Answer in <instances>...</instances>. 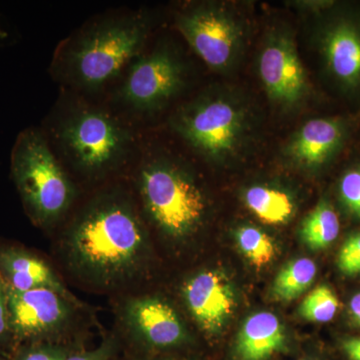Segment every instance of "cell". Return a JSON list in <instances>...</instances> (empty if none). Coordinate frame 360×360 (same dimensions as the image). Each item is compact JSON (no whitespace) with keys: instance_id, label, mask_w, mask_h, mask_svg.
Segmentation results:
<instances>
[{"instance_id":"cell-1","label":"cell","mask_w":360,"mask_h":360,"mask_svg":"<svg viewBox=\"0 0 360 360\" xmlns=\"http://www.w3.org/2000/svg\"><path fill=\"white\" fill-rule=\"evenodd\" d=\"M148 250V231L136 200L120 186L99 191L77 210L58 243L68 274L103 292L136 283Z\"/></svg>"},{"instance_id":"cell-2","label":"cell","mask_w":360,"mask_h":360,"mask_svg":"<svg viewBox=\"0 0 360 360\" xmlns=\"http://www.w3.org/2000/svg\"><path fill=\"white\" fill-rule=\"evenodd\" d=\"M150 32L151 18L143 11L92 21L59 46L52 70L73 89L96 91L141 56Z\"/></svg>"},{"instance_id":"cell-3","label":"cell","mask_w":360,"mask_h":360,"mask_svg":"<svg viewBox=\"0 0 360 360\" xmlns=\"http://www.w3.org/2000/svg\"><path fill=\"white\" fill-rule=\"evenodd\" d=\"M134 189L142 217L167 238L186 240L202 226L207 213L205 191L193 172L172 156L146 153L135 172Z\"/></svg>"},{"instance_id":"cell-4","label":"cell","mask_w":360,"mask_h":360,"mask_svg":"<svg viewBox=\"0 0 360 360\" xmlns=\"http://www.w3.org/2000/svg\"><path fill=\"white\" fill-rule=\"evenodd\" d=\"M52 136L71 167L89 180H101L122 168L136 139L129 125L110 111L78 103L52 127Z\"/></svg>"},{"instance_id":"cell-5","label":"cell","mask_w":360,"mask_h":360,"mask_svg":"<svg viewBox=\"0 0 360 360\" xmlns=\"http://www.w3.org/2000/svg\"><path fill=\"white\" fill-rule=\"evenodd\" d=\"M11 174L28 219L39 229L59 224L77 198V189L44 132L28 127L14 142Z\"/></svg>"},{"instance_id":"cell-6","label":"cell","mask_w":360,"mask_h":360,"mask_svg":"<svg viewBox=\"0 0 360 360\" xmlns=\"http://www.w3.org/2000/svg\"><path fill=\"white\" fill-rule=\"evenodd\" d=\"M170 127L201 158L224 163L245 149L252 131V113L240 97L213 90L180 106Z\"/></svg>"},{"instance_id":"cell-7","label":"cell","mask_w":360,"mask_h":360,"mask_svg":"<svg viewBox=\"0 0 360 360\" xmlns=\"http://www.w3.org/2000/svg\"><path fill=\"white\" fill-rule=\"evenodd\" d=\"M180 34L201 60L215 72L233 70L245 51L248 25L224 2L187 4L175 16Z\"/></svg>"},{"instance_id":"cell-8","label":"cell","mask_w":360,"mask_h":360,"mask_svg":"<svg viewBox=\"0 0 360 360\" xmlns=\"http://www.w3.org/2000/svg\"><path fill=\"white\" fill-rule=\"evenodd\" d=\"M7 297L9 326L16 347L42 341L79 340L73 338V333L84 303L49 290L18 291L7 288Z\"/></svg>"},{"instance_id":"cell-9","label":"cell","mask_w":360,"mask_h":360,"mask_svg":"<svg viewBox=\"0 0 360 360\" xmlns=\"http://www.w3.org/2000/svg\"><path fill=\"white\" fill-rule=\"evenodd\" d=\"M127 68L116 98L135 115H151L162 110L186 84V63L167 45L141 54Z\"/></svg>"},{"instance_id":"cell-10","label":"cell","mask_w":360,"mask_h":360,"mask_svg":"<svg viewBox=\"0 0 360 360\" xmlns=\"http://www.w3.org/2000/svg\"><path fill=\"white\" fill-rule=\"evenodd\" d=\"M118 317L136 359H153L188 343V333L179 314L158 296H129L120 305Z\"/></svg>"},{"instance_id":"cell-11","label":"cell","mask_w":360,"mask_h":360,"mask_svg":"<svg viewBox=\"0 0 360 360\" xmlns=\"http://www.w3.org/2000/svg\"><path fill=\"white\" fill-rule=\"evenodd\" d=\"M257 71L267 97L281 110H295L309 96L307 71L288 28L274 27L265 35Z\"/></svg>"},{"instance_id":"cell-12","label":"cell","mask_w":360,"mask_h":360,"mask_svg":"<svg viewBox=\"0 0 360 360\" xmlns=\"http://www.w3.org/2000/svg\"><path fill=\"white\" fill-rule=\"evenodd\" d=\"M182 297L189 314L208 338L221 333L236 309L233 286L220 270L205 269L189 277Z\"/></svg>"},{"instance_id":"cell-13","label":"cell","mask_w":360,"mask_h":360,"mask_svg":"<svg viewBox=\"0 0 360 360\" xmlns=\"http://www.w3.org/2000/svg\"><path fill=\"white\" fill-rule=\"evenodd\" d=\"M347 125L338 118H314L303 123L284 146L283 158L303 170L321 169L342 148Z\"/></svg>"},{"instance_id":"cell-14","label":"cell","mask_w":360,"mask_h":360,"mask_svg":"<svg viewBox=\"0 0 360 360\" xmlns=\"http://www.w3.org/2000/svg\"><path fill=\"white\" fill-rule=\"evenodd\" d=\"M0 278L14 290H49L80 302L44 257L13 241H0Z\"/></svg>"},{"instance_id":"cell-15","label":"cell","mask_w":360,"mask_h":360,"mask_svg":"<svg viewBox=\"0 0 360 360\" xmlns=\"http://www.w3.org/2000/svg\"><path fill=\"white\" fill-rule=\"evenodd\" d=\"M319 44L331 77L347 89L360 86V26L352 18H335L319 33Z\"/></svg>"},{"instance_id":"cell-16","label":"cell","mask_w":360,"mask_h":360,"mask_svg":"<svg viewBox=\"0 0 360 360\" xmlns=\"http://www.w3.org/2000/svg\"><path fill=\"white\" fill-rule=\"evenodd\" d=\"M286 347L285 331L278 317L269 311L250 315L239 331L233 348L236 360H269Z\"/></svg>"},{"instance_id":"cell-17","label":"cell","mask_w":360,"mask_h":360,"mask_svg":"<svg viewBox=\"0 0 360 360\" xmlns=\"http://www.w3.org/2000/svg\"><path fill=\"white\" fill-rule=\"evenodd\" d=\"M243 200L260 221L270 225L286 224L296 210L295 198L290 193L267 184H255L246 188Z\"/></svg>"},{"instance_id":"cell-18","label":"cell","mask_w":360,"mask_h":360,"mask_svg":"<svg viewBox=\"0 0 360 360\" xmlns=\"http://www.w3.org/2000/svg\"><path fill=\"white\" fill-rule=\"evenodd\" d=\"M340 231L338 213L328 200H322L303 220L300 238L310 250H324L335 243Z\"/></svg>"},{"instance_id":"cell-19","label":"cell","mask_w":360,"mask_h":360,"mask_svg":"<svg viewBox=\"0 0 360 360\" xmlns=\"http://www.w3.org/2000/svg\"><path fill=\"white\" fill-rule=\"evenodd\" d=\"M316 271V264L310 258L293 260L277 274L272 286V295L281 302L295 300L309 290L314 283Z\"/></svg>"},{"instance_id":"cell-20","label":"cell","mask_w":360,"mask_h":360,"mask_svg":"<svg viewBox=\"0 0 360 360\" xmlns=\"http://www.w3.org/2000/svg\"><path fill=\"white\" fill-rule=\"evenodd\" d=\"M236 243L246 259L257 269L274 262L277 248L271 236L253 225H243L236 232Z\"/></svg>"},{"instance_id":"cell-21","label":"cell","mask_w":360,"mask_h":360,"mask_svg":"<svg viewBox=\"0 0 360 360\" xmlns=\"http://www.w3.org/2000/svg\"><path fill=\"white\" fill-rule=\"evenodd\" d=\"M340 309V300L326 285L317 286L303 300L300 314L312 322H328L335 319Z\"/></svg>"},{"instance_id":"cell-22","label":"cell","mask_w":360,"mask_h":360,"mask_svg":"<svg viewBox=\"0 0 360 360\" xmlns=\"http://www.w3.org/2000/svg\"><path fill=\"white\" fill-rule=\"evenodd\" d=\"M79 340L71 342H32L18 347L7 360H66L78 348Z\"/></svg>"},{"instance_id":"cell-23","label":"cell","mask_w":360,"mask_h":360,"mask_svg":"<svg viewBox=\"0 0 360 360\" xmlns=\"http://www.w3.org/2000/svg\"><path fill=\"white\" fill-rule=\"evenodd\" d=\"M340 198L343 206L360 219V165L347 170L340 180Z\"/></svg>"},{"instance_id":"cell-24","label":"cell","mask_w":360,"mask_h":360,"mask_svg":"<svg viewBox=\"0 0 360 360\" xmlns=\"http://www.w3.org/2000/svg\"><path fill=\"white\" fill-rule=\"evenodd\" d=\"M11 326H9L8 297L6 283L0 278V354L8 359L16 349Z\"/></svg>"},{"instance_id":"cell-25","label":"cell","mask_w":360,"mask_h":360,"mask_svg":"<svg viewBox=\"0 0 360 360\" xmlns=\"http://www.w3.org/2000/svg\"><path fill=\"white\" fill-rule=\"evenodd\" d=\"M338 265L347 276L360 274V232L350 236L341 246Z\"/></svg>"},{"instance_id":"cell-26","label":"cell","mask_w":360,"mask_h":360,"mask_svg":"<svg viewBox=\"0 0 360 360\" xmlns=\"http://www.w3.org/2000/svg\"><path fill=\"white\" fill-rule=\"evenodd\" d=\"M120 349V340L115 335H110L92 349H85L84 347L78 348L66 360H112Z\"/></svg>"},{"instance_id":"cell-27","label":"cell","mask_w":360,"mask_h":360,"mask_svg":"<svg viewBox=\"0 0 360 360\" xmlns=\"http://www.w3.org/2000/svg\"><path fill=\"white\" fill-rule=\"evenodd\" d=\"M333 2L330 1H293L290 2V6H295V8L300 9V11L304 13H321L324 9L331 6Z\"/></svg>"},{"instance_id":"cell-28","label":"cell","mask_w":360,"mask_h":360,"mask_svg":"<svg viewBox=\"0 0 360 360\" xmlns=\"http://www.w3.org/2000/svg\"><path fill=\"white\" fill-rule=\"evenodd\" d=\"M341 347L348 359L360 360V338H347Z\"/></svg>"},{"instance_id":"cell-29","label":"cell","mask_w":360,"mask_h":360,"mask_svg":"<svg viewBox=\"0 0 360 360\" xmlns=\"http://www.w3.org/2000/svg\"><path fill=\"white\" fill-rule=\"evenodd\" d=\"M349 314L352 321L360 326V292L352 296L349 302Z\"/></svg>"},{"instance_id":"cell-30","label":"cell","mask_w":360,"mask_h":360,"mask_svg":"<svg viewBox=\"0 0 360 360\" xmlns=\"http://www.w3.org/2000/svg\"><path fill=\"white\" fill-rule=\"evenodd\" d=\"M142 360H179L175 359V357L172 356H160V357H153V359H142Z\"/></svg>"},{"instance_id":"cell-31","label":"cell","mask_w":360,"mask_h":360,"mask_svg":"<svg viewBox=\"0 0 360 360\" xmlns=\"http://www.w3.org/2000/svg\"><path fill=\"white\" fill-rule=\"evenodd\" d=\"M6 37V33L2 32L1 28H0V39H4Z\"/></svg>"},{"instance_id":"cell-32","label":"cell","mask_w":360,"mask_h":360,"mask_svg":"<svg viewBox=\"0 0 360 360\" xmlns=\"http://www.w3.org/2000/svg\"><path fill=\"white\" fill-rule=\"evenodd\" d=\"M125 360H142V359H136V357L131 356V357H130V359H125Z\"/></svg>"},{"instance_id":"cell-33","label":"cell","mask_w":360,"mask_h":360,"mask_svg":"<svg viewBox=\"0 0 360 360\" xmlns=\"http://www.w3.org/2000/svg\"><path fill=\"white\" fill-rule=\"evenodd\" d=\"M0 360H7V359L4 357V355L0 354Z\"/></svg>"},{"instance_id":"cell-34","label":"cell","mask_w":360,"mask_h":360,"mask_svg":"<svg viewBox=\"0 0 360 360\" xmlns=\"http://www.w3.org/2000/svg\"><path fill=\"white\" fill-rule=\"evenodd\" d=\"M298 360H316V359H302Z\"/></svg>"}]
</instances>
